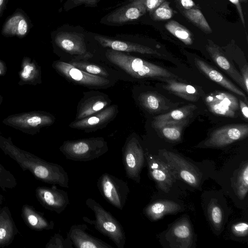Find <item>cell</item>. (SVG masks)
<instances>
[{
	"label": "cell",
	"instance_id": "obj_18",
	"mask_svg": "<svg viewBox=\"0 0 248 248\" xmlns=\"http://www.w3.org/2000/svg\"><path fill=\"white\" fill-rule=\"evenodd\" d=\"M86 224L72 225L67 233L74 247L77 248H113L101 239L90 234Z\"/></svg>",
	"mask_w": 248,
	"mask_h": 248
},
{
	"label": "cell",
	"instance_id": "obj_45",
	"mask_svg": "<svg viewBox=\"0 0 248 248\" xmlns=\"http://www.w3.org/2000/svg\"><path fill=\"white\" fill-rule=\"evenodd\" d=\"M180 2L182 7L186 10H188L195 7V2L193 0H180Z\"/></svg>",
	"mask_w": 248,
	"mask_h": 248
},
{
	"label": "cell",
	"instance_id": "obj_40",
	"mask_svg": "<svg viewBox=\"0 0 248 248\" xmlns=\"http://www.w3.org/2000/svg\"><path fill=\"white\" fill-rule=\"evenodd\" d=\"M46 248H72L73 243L66 237L63 238L59 233H55L49 239L45 246Z\"/></svg>",
	"mask_w": 248,
	"mask_h": 248
},
{
	"label": "cell",
	"instance_id": "obj_17",
	"mask_svg": "<svg viewBox=\"0 0 248 248\" xmlns=\"http://www.w3.org/2000/svg\"><path fill=\"white\" fill-rule=\"evenodd\" d=\"M93 38L102 46L114 50L161 56V54L156 50L139 44L116 40L96 33L93 34Z\"/></svg>",
	"mask_w": 248,
	"mask_h": 248
},
{
	"label": "cell",
	"instance_id": "obj_36",
	"mask_svg": "<svg viewBox=\"0 0 248 248\" xmlns=\"http://www.w3.org/2000/svg\"><path fill=\"white\" fill-rule=\"evenodd\" d=\"M69 63L74 66L91 74L102 77H107L108 75V72L103 68L88 62L73 60L70 61Z\"/></svg>",
	"mask_w": 248,
	"mask_h": 248
},
{
	"label": "cell",
	"instance_id": "obj_15",
	"mask_svg": "<svg viewBox=\"0 0 248 248\" xmlns=\"http://www.w3.org/2000/svg\"><path fill=\"white\" fill-rule=\"evenodd\" d=\"M118 112V106L112 105L85 118L72 122L69 127L91 132L106 126L111 121Z\"/></svg>",
	"mask_w": 248,
	"mask_h": 248
},
{
	"label": "cell",
	"instance_id": "obj_25",
	"mask_svg": "<svg viewBox=\"0 0 248 248\" xmlns=\"http://www.w3.org/2000/svg\"><path fill=\"white\" fill-rule=\"evenodd\" d=\"M195 62L198 67L211 79L237 95L242 96L247 101V97L245 93L221 73L200 59L196 58Z\"/></svg>",
	"mask_w": 248,
	"mask_h": 248
},
{
	"label": "cell",
	"instance_id": "obj_5",
	"mask_svg": "<svg viewBox=\"0 0 248 248\" xmlns=\"http://www.w3.org/2000/svg\"><path fill=\"white\" fill-rule=\"evenodd\" d=\"M66 159L75 161H88L98 158L108 150L102 137L64 141L59 148Z\"/></svg>",
	"mask_w": 248,
	"mask_h": 248
},
{
	"label": "cell",
	"instance_id": "obj_43",
	"mask_svg": "<svg viewBox=\"0 0 248 248\" xmlns=\"http://www.w3.org/2000/svg\"><path fill=\"white\" fill-rule=\"evenodd\" d=\"M165 0H145L147 12L151 14L153 11Z\"/></svg>",
	"mask_w": 248,
	"mask_h": 248
},
{
	"label": "cell",
	"instance_id": "obj_20",
	"mask_svg": "<svg viewBox=\"0 0 248 248\" xmlns=\"http://www.w3.org/2000/svg\"><path fill=\"white\" fill-rule=\"evenodd\" d=\"M208 41L206 49L214 61L246 92L242 75L225 56L219 46L211 40Z\"/></svg>",
	"mask_w": 248,
	"mask_h": 248
},
{
	"label": "cell",
	"instance_id": "obj_24",
	"mask_svg": "<svg viewBox=\"0 0 248 248\" xmlns=\"http://www.w3.org/2000/svg\"><path fill=\"white\" fill-rule=\"evenodd\" d=\"M109 104L107 96L98 94L84 99L79 104L76 120L82 119L104 108Z\"/></svg>",
	"mask_w": 248,
	"mask_h": 248
},
{
	"label": "cell",
	"instance_id": "obj_34",
	"mask_svg": "<svg viewBox=\"0 0 248 248\" xmlns=\"http://www.w3.org/2000/svg\"><path fill=\"white\" fill-rule=\"evenodd\" d=\"M205 101L210 110L215 114L229 117L235 116V111L215 99L211 94L206 97Z\"/></svg>",
	"mask_w": 248,
	"mask_h": 248
},
{
	"label": "cell",
	"instance_id": "obj_37",
	"mask_svg": "<svg viewBox=\"0 0 248 248\" xmlns=\"http://www.w3.org/2000/svg\"><path fill=\"white\" fill-rule=\"evenodd\" d=\"M17 185L14 175L0 164V187L4 191L15 188Z\"/></svg>",
	"mask_w": 248,
	"mask_h": 248
},
{
	"label": "cell",
	"instance_id": "obj_49",
	"mask_svg": "<svg viewBox=\"0 0 248 248\" xmlns=\"http://www.w3.org/2000/svg\"><path fill=\"white\" fill-rule=\"evenodd\" d=\"M3 199H4V197L0 193V206L3 202Z\"/></svg>",
	"mask_w": 248,
	"mask_h": 248
},
{
	"label": "cell",
	"instance_id": "obj_8",
	"mask_svg": "<svg viewBox=\"0 0 248 248\" xmlns=\"http://www.w3.org/2000/svg\"><path fill=\"white\" fill-rule=\"evenodd\" d=\"M145 159L143 148L138 139L135 136L128 138L122 150L123 163L127 178L140 183Z\"/></svg>",
	"mask_w": 248,
	"mask_h": 248
},
{
	"label": "cell",
	"instance_id": "obj_47",
	"mask_svg": "<svg viewBox=\"0 0 248 248\" xmlns=\"http://www.w3.org/2000/svg\"><path fill=\"white\" fill-rule=\"evenodd\" d=\"M9 0H0V17L2 16Z\"/></svg>",
	"mask_w": 248,
	"mask_h": 248
},
{
	"label": "cell",
	"instance_id": "obj_9",
	"mask_svg": "<svg viewBox=\"0 0 248 248\" xmlns=\"http://www.w3.org/2000/svg\"><path fill=\"white\" fill-rule=\"evenodd\" d=\"M147 12L145 0H130L102 17L100 23L120 26L138 20Z\"/></svg>",
	"mask_w": 248,
	"mask_h": 248
},
{
	"label": "cell",
	"instance_id": "obj_6",
	"mask_svg": "<svg viewBox=\"0 0 248 248\" xmlns=\"http://www.w3.org/2000/svg\"><path fill=\"white\" fill-rule=\"evenodd\" d=\"M55 117L51 114L41 111H32L8 116L2 123L28 134L34 135L41 128L53 124Z\"/></svg>",
	"mask_w": 248,
	"mask_h": 248
},
{
	"label": "cell",
	"instance_id": "obj_3",
	"mask_svg": "<svg viewBox=\"0 0 248 248\" xmlns=\"http://www.w3.org/2000/svg\"><path fill=\"white\" fill-rule=\"evenodd\" d=\"M85 32L81 27L63 25L51 32L52 45L74 60H87L92 58L93 54L87 48Z\"/></svg>",
	"mask_w": 248,
	"mask_h": 248
},
{
	"label": "cell",
	"instance_id": "obj_1",
	"mask_svg": "<svg viewBox=\"0 0 248 248\" xmlns=\"http://www.w3.org/2000/svg\"><path fill=\"white\" fill-rule=\"evenodd\" d=\"M0 148L15 160L23 171H29L36 179L46 183L69 187V177L61 165L49 162L16 146L11 138L0 135Z\"/></svg>",
	"mask_w": 248,
	"mask_h": 248
},
{
	"label": "cell",
	"instance_id": "obj_29",
	"mask_svg": "<svg viewBox=\"0 0 248 248\" xmlns=\"http://www.w3.org/2000/svg\"><path fill=\"white\" fill-rule=\"evenodd\" d=\"M188 122L187 120L179 122L153 123L154 126L158 129L162 135L172 141L180 140L183 127Z\"/></svg>",
	"mask_w": 248,
	"mask_h": 248
},
{
	"label": "cell",
	"instance_id": "obj_19",
	"mask_svg": "<svg viewBox=\"0 0 248 248\" xmlns=\"http://www.w3.org/2000/svg\"><path fill=\"white\" fill-rule=\"evenodd\" d=\"M167 236L171 247L190 248L193 242V232L188 220L183 218L175 222Z\"/></svg>",
	"mask_w": 248,
	"mask_h": 248
},
{
	"label": "cell",
	"instance_id": "obj_51",
	"mask_svg": "<svg viewBox=\"0 0 248 248\" xmlns=\"http://www.w3.org/2000/svg\"><path fill=\"white\" fill-rule=\"evenodd\" d=\"M241 0L242 1H244V2H246L247 1V0Z\"/></svg>",
	"mask_w": 248,
	"mask_h": 248
},
{
	"label": "cell",
	"instance_id": "obj_42",
	"mask_svg": "<svg viewBox=\"0 0 248 248\" xmlns=\"http://www.w3.org/2000/svg\"><path fill=\"white\" fill-rule=\"evenodd\" d=\"M233 234L238 236H245L248 234V225L245 222H239L232 227Z\"/></svg>",
	"mask_w": 248,
	"mask_h": 248
},
{
	"label": "cell",
	"instance_id": "obj_2",
	"mask_svg": "<svg viewBox=\"0 0 248 248\" xmlns=\"http://www.w3.org/2000/svg\"><path fill=\"white\" fill-rule=\"evenodd\" d=\"M106 56L113 64L136 78H179V77L163 67L123 52L108 49Z\"/></svg>",
	"mask_w": 248,
	"mask_h": 248
},
{
	"label": "cell",
	"instance_id": "obj_21",
	"mask_svg": "<svg viewBox=\"0 0 248 248\" xmlns=\"http://www.w3.org/2000/svg\"><path fill=\"white\" fill-rule=\"evenodd\" d=\"M21 217L26 225L31 230L41 231L54 228V222L46 219L44 213L37 211L31 205L24 204L22 206Z\"/></svg>",
	"mask_w": 248,
	"mask_h": 248
},
{
	"label": "cell",
	"instance_id": "obj_22",
	"mask_svg": "<svg viewBox=\"0 0 248 248\" xmlns=\"http://www.w3.org/2000/svg\"><path fill=\"white\" fill-rule=\"evenodd\" d=\"M19 233L8 207L0 209V248L9 246Z\"/></svg>",
	"mask_w": 248,
	"mask_h": 248
},
{
	"label": "cell",
	"instance_id": "obj_7",
	"mask_svg": "<svg viewBox=\"0 0 248 248\" xmlns=\"http://www.w3.org/2000/svg\"><path fill=\"white\" fill-rule=\"evenodd\" d=\"M97 186L102 196L108 203L119 210L123 209L130 192L126 182L105 172L98 178Z\"/></svg>",
	"mask_w": 248,
	"mask_h": 248
},
{
	"label": "cell",
	"instance_id": "obj_50",
	"mask_svg": "<svg viewBox=\"0 0 248 248\" xmlns=\"http://www.w3.org/2000/svg\"><path fill=\"white\" fill-rule=\"evenodd\" d=\"M2 101V97L0 95V104H1Z\"/></svg>",
	"mask_w": 248,
	"mask_h": 248
},
{
	"label": "cell",
	"instance_id": "obj_35",
	"mask_svg": "<svg viewBox=\"0 0 248 248\" xmlns=\"http://www.w3.org/2000/svg\"><path fill=\"white\" fill-rule=\"evenodd\" d=\"M207 212L214 228L217 230L220 229L223 222V213L219 205L213 199L208 205Z\"/></svg>",
	"mask_w": 248,
	"mask_h": 248
},
{
	"label": "cell",
	"instance_id": "obj_27",
	"mask_svg": "<svg viewBox=\"0 0 248 248\" xmlns=\"http://www.w3.org/2000/svg\"><path fill=\"white\" fill-rule=\"evenodd\" d=\"M163 79L167 83L163 88L170 92L188 101H195L199 99L200 94L195 87L176 81L174 78H163Z\"/></svg>",
	"mask_w": 248,
	"mask_h": 248
},
{
	"label": "cell",
	"instance_id": "obj_4",
	"mask_svg": "<svg viewBox=\"0 0 248 248\" xmlns=\"http://www.w3.org/2000/svg\"><path fill=\"white\" fill-rule=\"evenodd\" d=\"M85 203L93 212L95 220H91L86 217H84L83 219L93 224L96 230L110 239L117 248H124L126 237L124 228L119 221L94 200L88 198Z\"/></svg>",
	"mask_w": 248,
	"mask_h": 248
},
{
	"label": "cell",
	"instance_id": "obj_16",
	"mask_svg": "<svg viewBox=\"0 0 248 248\" xmlns=\"http://www.w3.org/2000/svg\"><path fill=\"white\" fill-rule=\"evenodd\" d=\"M32 27L29 16L21 8H18L6 18L1 33L6 37L16 36L22 38L28 35Z\"/></svg>",
	"mask_w": 248,
	"mask_h": 248
},
{
	"label": "cell",
	"instance_id": "obj_11",
	"mask_svg": "<svg viewBox=\"0 0 248 248\" xmlns=\"http://www.w3.org/2000/svg\"><path fill=\"white\" fill-rule=\"evenodd\" d=\"M162 155L173 170L177 179L181 178L190 186L198 187L202 174L198 169L180 155L163 150Z\"/></svg>",
	"mask_w": 248,
	"mask_h": 248
},
{
	"label": "cell",
	"instance_id": "obj_41",
	"mask_svg": "<svg viewBox=\"0 0 248 248\" xmlns=\"http://www.w3.org/2000/svg\"><path fill=\"white\" fill-rule=\"evenodd\" d=\"M101 0H66L62 8L65 12H68L78 6L95 8Z\"/></svg>",
	"mask_w": 248,
	"mask_h": 248
},
{
	"label": "cell",
	"instance_id": "obj_48",
	"mask_svg": "<svg viewBox=\"0 0 248 248\" xmlns=\"http://www.w3.org/2000/svg\"><path fill=\"white\" fill-rule=\"evenodd\" d=\"M4 63L0 60V76H3L6 72Z\"/></svg>",
	"mask_w": 248,
	"mask_h": 248
},
{
	"label": "cell",
	"instance_id": "obj_38",
	"mask_svg": "<svg viewBox=\"0 0 248 248\" xmlns=\"http://www.w3.org/2000/svg\"><path fill=\"white\" fill-rule=\"evenodd\" d=\"M173 11L170 6V3L164 1L150 14L152 18L155 20H166L171 18L173 16Z\"/></svg>",
	"mask_w": 248,
	"mask_h": 248
},
{
	"label": "cell",
	"instance_id": "obj_31",
	"mask_svg": "<svg viewBox=\"0 0 248 248\" xmlns=\"http://www.w3.org/2000/svg\"><path fill=\"white\" fill-rule=\"evenodd\" d=\"M233 188L237 197L244 199L248 191V163L246 161L238 171L233 184Z\"/></svg>",
	"mask_w": 248,
	"mask_h": 248
},
{
	"label": "cell",
	"instance_id": "obj_14",
	"mask_svg": "<svg viewBox=\"0 0 248 248\" xmlns=\"http://www.w3.org/2000/svg\"><path fill=\"white\" fill-rule=\"evenodd\" d=\"M36 197L46 209L57 214L62 212L69 204L68 193L55 186H40L35 189Z\"/></svg>",
	"mask_w": 248,
	"mask_h": 248
},
{
	"label": "cell",
	"instance_id": "obj_44",
	"mask_svg": "<svg viewBox=\"0 0 248 248\" xmlns=\"http://www.w3.org/2000/svg\"><path fill=\"white\" fill-rule=\"evenodd\" d=\"M242 77L246 87V92H248V68L247 65L244 66L242 69Z\"/></svg>",
	"mask_w": 248,
	"mask_h": 248
},
{
	"label": "cell",
	"instance_id": "obj_39",
	"mask_svg": "<svg viewBox=\"0 0 248 248\" xmlns=\"http://www.w3.org/2000/svg\"><path fill=\"white\" fill-rule=\"evenodd\" d=\"M211 95L216 100L228 106L234 111L239 108V103L233 95L227 93L216 92Z\"/></svg>",
	"mask_w": 248,
	"mask_h": 248
},
{
	"label": "cell",
	"instance_id": "obj_13",
	"mask_svg": "<svg viewBox=\"0 0 248 248\" xmlns=\"http://www.w3.org/2000/svg\"><path fill=\"white\" fill-rule=\"evenodd\" d=\"M150 177L156 182L158 187L168 193L177 179L173 170L165 163L148 153L145 154Z\"/></svg>",
	"mask_w": 248,
	"mask_h": 248
},
{
	"label": "cell",
	"instance_id": "obj_46",
	"mask_svg": "<svg viewBox=\"0 0 248 248\" xmlns=\"http://www.w3.org/2000/svg\"><path fill=\"white\" fill-rule=\"evenodd\" d=\"M239 107L242 113L246 119H248V107L247 104L241 100H239Z\"/></svg>",
	"mask_w": 248,
	"mask_h": 248
},
{
	"label": "cell",
	"instance_id": "obj_28",
	"mask_svg": "<svg viewBox=\"0 0 248 248\" xmlns=\"http://www.w3.org/2000/svg\"><path fill=\"white\" fill-rule=\"evenodd\" d=\"M20 85L33 84L38 83L41 78L40 69L34 60L25 57L22 60L21 69L19 73Z\"/></svg>",
	"mask_w": 248,
	"mask_h": 248
},
{
	"label": "cell",
	"instance_id": "obj_12",
	"mask_svg": "<svg viewBox=\"0 0 248 248\" xmlns=\"http://www.w3.org/2000/svg\"><path fill=\"white\" fill-rule=\"evenodd\" d=\"M248 135V124L227 125L213 132L209 137L204 141L202 147H224L246 138Z\"/></svg>",
	"mask_w": 248,
	"mask_h": 248
},
{
	"label": "cell",
	"instance_id": "obj_23",
	"mask_svg": "<svg viewBox=\"0 0 248 248\" xmlns=\"http://www.w3.org/2000/svg\"><path fill=\"white\" fill-rule=\"evenodd\" d=\"M181 209L180 205L173 201L160 200L147 205L143 213L150 220L155 221L165 215L177 213Z\"/></svg>",
	"mask_w": 248,
	"mask_h": 248
},
{
	"label": "cell",
	"instance_id": "obj_33",
	"mask_svg": "<svg viewBox=\"0 0 248 248\" xmlns=\"http://www.w3.org/2000/svg\"><path fill=\"white\" fill-rule=\"evenodd\" d=\"M183 13L187 19L204 32L210 33L212 32L206 19L198 8L195 7L185 10Z\"/></svg>",
	"mask_w": 248,
	"mask_h": 248
},
{
	"label": "cell",
	"instance_id": "obj_30",
	"mask_svg": "<svg viewBox=\"0 0 248 248\" xmlns=\"http://www.w3.org/2000/svg\"><path fill=\"white\" fill-rule=\"evenodd\" d=\"M196 108L197 107L194 105H187L167 113L156 116L153 123L179 122L187 120Z\"/></svg>",
	"mask_w": 248,
	"mask_h": 248
},
{
	"label": "cell",
	"instance_id": "obj_26",
	"mask_svg": "<svg viewBox=\"0 0 248 248\" xmlns=\"http://www.w3.org/2000/svg\"><path fill=\"white\" fill-rule=\"evenodd\" d=\"M139 100L145 108L152 112L165 111L174 106L163 96L155 93H142Z\"/></svg>",
	"mask_w": 248,
	"mask_h": 248
},
{
	"label": "cell",
	"instance_id": "obj_10",
	"mask_svg": "<svg viewBox=\"0 0 248 248\" xmlns=\"http://www.w3.org/2000/svg\"><path fill=\"white\" fill-rule=\"evenodd\" d=\"M54 68L61 74L73 82L91 88L107 87L110 81L102 77L88 73L72 65L61 61L54 62Z\"/></svg>",
	"mask_w": 248,
	"mask_h": 248
},
{
	"label": "cell",
	"instance_id": "obj_32",
	"mask_svg": "<svg viewBox=\"0 0 248 248\" xmlns=\"http://www.w3.org/2000/svg\"><path fill=\"white\" fill-rule=\"evenodd\" d=\"M166 29L173 36L186 45L192 44L190 31L185 27L174 20H170L165 25Z\"/></svg>",
	"mask_w": 248,
	"mask_h": 248
}]
</instances>
